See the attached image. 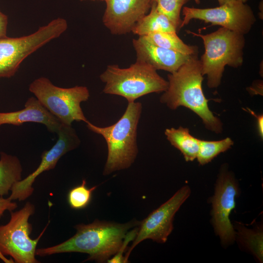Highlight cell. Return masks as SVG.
I'll list each match as a JSON object with an SVG mask.
<instances>
[{"label": "cell", "mask_w": 263, "mask_h": 263, "mask_svg": "<svg viewBox=\"0 0 263 263\" xmlns=\"http://www.w3.org/2000/svg\"><path fill=\"white\" fill-rule=\"evenodd\" d=\"M234 143L229 137L217 141L199 140V149L196 159L200 165L211 162L222 152L229 149Z\"/></svg>", "instance_id": "cell-21"}, {"label": "cell", "mask_w": 263, "mask_h": 263, "mask_svg": "<svg viewBox=\"0 0 263 263\" xmlns=\"http://www.w3.org/2000/svg\"><path fill=\"white\" fill-rule=\"evenodd\" d=\"M0 259L5 263H13L14 260L11 258L10 259L6 258L5 256L0 251Z\"/></svg>", "instance_id": "cell-29"}, {"label": "cell", "mask_w": 263, "mask_h": 263, "mask_svg": "<svg viewBox=\"0 0 263 263\" xmlns=\"http://www.w3.org/2000/svg\"><path fill=\"white\" fill-rule=\"evenodd\" d=\"M165 134L170 144L180 151L186 161L196 159L200 139L191 135L188 129L181 126L166 129Z\"/></svg>", "instance_id": "cell-18"}, {"label": "cell", "mask_w": 263, "mask_h": 263, "mask_svg": "<svg viewBox=\"0 0 263 263\" xmlns=\"http://www.w3.org/2000/svg\"><path fill=\"white\" fill-rule=\"evenodd\" d=\"M18 207L16 203L12 202L8 198H4L0 196V217L6 210L12 211Z\"/></svg>", "instance_id": "cell-25"}, {"label": "cell", "mask_w": 263, "mask_h": 263, "mask_svg": "<svg viewBox=\"0 0 263 263\" xmlns=\"http://www.w3.org/2000/svg\"><path fill=\"white\" fill-rule=\"evenodd\" d=\"M142 37L149 42L165 49L189 56L198 54V47L184 43L177 32H155Z\"/></svg>", "instance_id": "cell-20"}, {"label": "cell", "mask_w": 263, "mask_h": 263, "mask_svg": "<svg viewBox=\"0 0 263 263\" xmlns=\"http://www.w3.org/2000/svg\"><path fill=\"white\" fill-rule=\"evenodd\" d=\"M29 90L62 124L72 125L75 121L86 123L89 121L81 107V103L90 97L87 87H59L48 78L40 77L30 84Z\"/></svg>", "instance_id": "cell-6"}, {"label": "cell", "mask_w": 263, "mask_h": 263, "mask_svg": "<svg viewBox=\"0 0 263 263\" xmlns=\"http://www.w3.org/2000/svg\"><path fill=\"white\" fill-rule=\"evenodd\" d=\"M177 31L168 18L158 10L155 2L152 0L150 13L135 24L131 32L139 36H144L155 32Z\"/></svg>", "instance_id": "cell-17"}, {"label": "cell", "mask_w": 263, "mask_h": 263, "mask_svg": "<svg viewBox=\"0 0 263 263\" xmlns=\"http://www.w3.org/2000/svg\"><path fill=\"white\" fill-rule=\"evenodd\" d=\"M138 227H136L133 229L129 231L127 233L120 248L116 253L113 256V257H112L110 259L107 260V263H125L123 253L126 250H127V247L129 243L131 241H133L134 240L138 231Z\"/></svg>", "instance_id": "cell-24"}, {"label": "cell", "mask_w": 263, "mask_h": 263, "mask_svg": "<svg viewBox=\"0 0 263 263\" xmlns=\"http://www.w3.org/2000/svg\"><path fill=\"white\" fill-rule=\"evenodd\" d=\"M22 167L16 156L0 153V196L8 194L13 185L22 179Z\"/></svg>", "instance_id": "cell-19"}, {"label": "cell", "mask_w": 263, "mask_h": 263, "mask_svg": "<svg viewBox=\"0 0 263 263\" xmlns=\"http://www.w3.org/2000/svg\"><path fill=\"white\" fill-rule=\"evenodd\" d=\"M80 0L82 1V0Z\"/></svg>", "instance_id": "cell-30"}, {"label": "cell", "mask_w": 263, "mask_h": 263, "mask_svg": "<svg viewBox=\"0 0 263 263\" xmlns=\"http://www.w3.org/2000/svg\"><path fill=\"white\" fill-rule=\"evenodd\" d=\"M235 241L242 249L251 254L259 263L263 261V230L262 225L250 228L239 222L233 226Z\"/></svg>", "instance_id": "cell-16"}, {"label": "cell", "mask_w": 263, "mask_h": 263, "mask_svg": "<svg viewBox=\"0 0 263 263\" xmlns=\"http://www.w3.org/2000/svg\"><path fill=\"white\" fill-rule=\"evenodd\" d=\"M240 188L233 173L226 164L221 168L210 199L212 205L211 223L223 246L227 247L235 241V230L230 215L235 207V199Z\"/></svg>", "instance_id": "cell-8"}, {"label": "cell", "mask_w": 263, "mask_h": 263, "mask_svg": "<svg viewBox=\"0 0 263 263\" xmlns=\"http://www.w3.org/2000/svg\"><path fill=\"white\" fill-rule=\"evenodd\" d=\"M140 222L132 220L119 224L96 219L89 224H79L75 226L76 232L73 237L54 246L37 248L36 255L78 252L89 255L85 261L106 262L118 251L129 230Z\"/></svg>", "instance_id": "cell-1"}, {"label": "cell", "mask_w": 263, "mask_h": 263, "mask_svg": "<svg viewBox=\"0 0 263 263\" xmlns=\"http://www.w3.org/2000/svg\"><path fill=\"white\" fill-rule=\"evenodd\" d=\"M203 76L197 55L192 56L176 71L168 75V87L160 101L171 110L180 106L190 109L201 118L206 128L221 133L223 124L210 110L203 91Z\"/></svg>", "instance_id": "cell-2"}, {"label": "cell", "mask_w": 263, "mask_h": 263, "mask_svg": "<svg viewBox=\"0 0 263 263\" xmlns=\"http://www.w3.org/2000/svg\"><path fill=\"white\" fill-rule=\"evenodd\" d=\"M142 110L140 102H129L121 118L111 126L100 127L86 123L88 129L102 136L106 142L108 155L104 175L128 169L134 163L138 152L137 130Z\"/></svg>", "instance_id": "cell-3"}, {"label": "cell", "mask_w": 263, "mask_h": 263, "mask_svg": "<svg viewBox=\"0 0 263 263\" xmlns=\"http://www.w3.org/2000/svg\"><path fill=\"white\" fill-rule=\"evenodd\" d=\"M96 186L88 188L86 181L83 179L81 185L72 188L68 192L67 200L70 207L74 209H81L87 207L90 204L93 192Z\"/></svg>", "instance_id": "cell-23"}, {"label": "cell", "mask_w": 263, "mask_h": 263, "mask_svg": "<svg viewBox=\"0 0 263 263\" xmlns=\"http://www.w3.org/2000/svg\"><path fill=\"white\" fill-rule=\"evenodd\" d=\"M187 32L203 40L205 52L200 60L202 75L207 76L209 88H216L220 85L226 66L236 68L242 65L244 35L221 27L205 35Z\"/></svg>", "instance_id": "cell-4"}, {"label": "cell", "mask_w": 263, "mask_h": 263, "mask_svg": "<svg viewBox=\"0 0 263 263\" xmlns=\"http://www.w3.org/2000/svg\"><path fill=\"white\" fill-rule=\"evenodd\" d=\"M35 206L27 202L19 210L11 211L9 221L0 225V251L10 256L16 263H38L36 251L37 244L49 222L35 239L30 235L32 230L29 219L35 213Z\"/></svg>", "instance_id": "cell-7"}, {"label": "cell", "mask_w": 263, "mask_h": 263, "mask_svg": "<svg viewBox=\"0 0 263 263\" xmlns=\"http://www.w3.org/2000/svg\"><path fill=\"white\" fill-rule=\"evenodd\" d=\"M26 122L42 124L49 132L56 133L62 124L34 96L27 99L22 110L11 112H0V126L4 124L19 126Z\"/></svg>", "instance_id": "cell-15"}, {"label": "cell", "mask_w": 263, "mask_h": 263, "mask_svg": "<svg viewBox=\"0 0 263 263\" xmlns=\"http://www.w3.org/2000/svg\"><path fill=\"white\" fill-rule=\"evenodd\" d=\"M7 16L0 11V38L7 37Z\"/></svg>", "instance_id": "cell-27"}, {"label": "cell", "mask_w": 263, "mask_h": 263, "mask_svg": "<svg viewBox=\"0 0 263 263\" xmlns=\"http://www.w3.org/2000/svg\"><path fill=\"white\" fill-rule=\"evenodd\" d=\"M105 83L104 93L117 95L126 99L128 102L150 93L165 92L168 81L161 76L150 65L139 61L126 68L117 65H109L100 75Z\"/></svg>", "instance_id": "cell-5"}, {"label": "cell", "mask_w": 263, "mask_h": 263, "mask_svg": "<svg viewBox=\"0 0 263 263\" xmlns=\"http://www.w3.org/2000/svg\"><path fill=\"white\" fill-rule=\"evenodd\" d=\"M190 0H152L158 11L167 16L177 30L182 22L181 11L183 5ZM199 3V0H194Z\"/></svg>", "instance_id": "cell-22"}, {"label": "cell", "mask_w": 263, "mask_h": 263, "mask_svg": "<svg viewBox=\"0 0 263 263\" xmlns=\"http://www.w3.org/2000/svg\"><path fill=\"white\" fill-rule=\"evenodd\" d=\"M248 112L256 118L258 133L260 137L263 139V116L262 114H257L254 112L249 108H247Z\"/></svg>", "instance_id": "cell-26"}, {"label": "cell", "mask_w": 263, "mask_h": 263, "mask_svg": "<svg viewBox=\"0 0 263 263\" xmlns=\"http://www.w3.org/2000/svg\"><path fill=\"white\" fill-rule=\"evenodd\" d=\"M152 0H105L102 21L113 35L132 32L135 24L150 9Z\"/></svg>", "instance_id": "cell-13"}, {"label": "cell", "mask_w": 263, "mask_h": 263, "mask_svg": "<svg viewBox=\"0 0 263 263\" xmlns=\"http://www.w3.org/2000/svg\"><path fill=\"white\" fill-rule=\"evenodd\" d=\"M190 193L189 186L181 187L170 198L140 222L136 236L124 256L125 263L128 262L133 248L143 241L151 239L161 244L167 242L173 230L174 216Z\"/></svg>", "instance_id": "cell-10"}, {"label": "cell", "mask_w": 263, "mask_h": 263, "mask_svg": "<svg viewBox=\"0 0 263 263\" xmlns=\"http://www.w3.org/2000/svg\"><path fill=\"white\" fill-rule=\"evenodd\" d=\"M54 38L52 30L44 25L28 36L0 38V77L14 76L25 58Z\"/></svg>", "instance_id": "cell-12"}, {"label": "cell", "mask_w": 263, "mask_h": 263, "mask_svg": "<svg viewBox=\"0 0 263 263\" xmlns=\"http://www.w3.org/2000/svg\"><path fill=\"white\" fill-rule=\"evenodd\" d=\"M132 45L137 61L145 62L156 70H164L169 73L176 71L193 56L155 45L142 36L133 39Z\"/></svg>", "instance_id": "cell-14"}, {"label": "cell", "mask_w": 263, "mask_h": 263, "mask_svg": "<svg viewBox=\"0 0 263 263\" xmlns=\"http://www.w3.org/2000/svg\"><path fill=\"white\" fill-rule=\"evenodd\" d=\"M57 134L58 138L55 144L49 150L42 152L41 162L37 169L13 185L8 197L10 200L21 201L29 197L34 191L33 185L36 178L44 171L54 169L63 155L75 149L80 144V140L72 125L62 124Z\"/></svg>", "instance_id": "cell-11"}, {"label": "cell", "mask_w": 263, "mask_h": 263, "mask_svg": "<svg viewBox=\"0 0 263 263\" xmlns=\"http://www.w3.org/2000/svg\"><path fill=\"white\" fill-rule=\"evenodd\" d=\"M248 0H217L219 5L231 2H240L246 3Z\"/></svg>", "instance_id": "cell-28"}, {"label": "cell", "mask_w": 263, "mask_h": 263, "mask_svg": "<svg viewBox=\"0 0 263 263\" xmlns=\"http://www.w3.org/2000/svg\"><path fill=\"white\" fill-rule=\"evenodd\" d=\"M182 13L184 19L179 29L196 19L244 35L249 32L256 21L251 7L240 2H228L209 8L185 6Z\"/></svg>", "instance_id": "cell-9"}]
</instances>
